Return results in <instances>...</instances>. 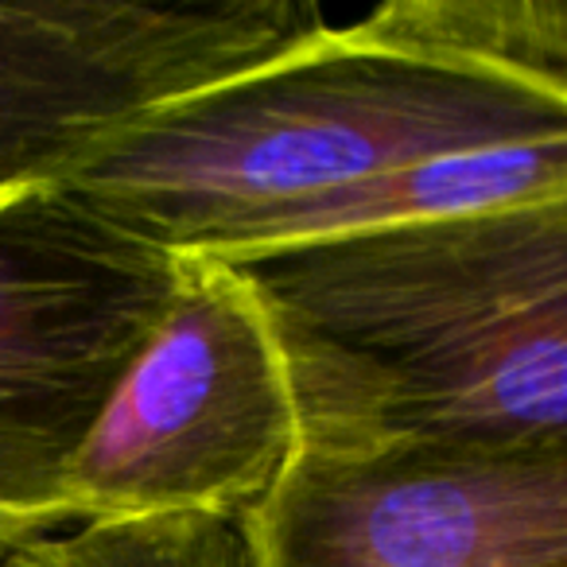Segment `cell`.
<instances>
[{
  "instance_id": "obj_1",
  "label": "cell",
  "mask_w": 567,
  "mask_h": 567,
  "mask_svg": "<svg viewBox=\"0 0 567 567\" xmlns=\"http://www.w3.org/2000/svg\"><path fill=\"white\" fill-rule=\"evenodd\" d=\"M221 260L272 334L296 447H567V198Z\"/></svg>"
},
{
  "instance_id": "obj_2",
  "label": "cell",
  "mask_w": 567,
  "mask_h": 567,
  "mask_svg": "<svg viewBox=\"0 0 567 567\" xmlns=\"http://www.w3.org/2000/svg\"><path fill=\"white\" fill-rule=\"evenodd\" d=\"M451 0H393L125 125L63 183L167 252L447 152L567 136V90L466 55Z\"/></svg>"
},
{
  "instance_id": "obj_3",
  "label": "cell",
  "mask_w": 567,
  "mask_h": 567,
  "mask_svg": "<svg viewBox=\"0 0 567 567\" xmlns=\"http://www.w3.org/2000/svg\"><path fill=\"white\" fill-rule=\"evenodd\" d=\"M175 257L164 323L66 466L59 525L245 517L292 458V396L249 284L221 257Z\"/></svg>"
},
{
  "instance_id": "obj_4",
  "label": "cell",
  "mask_w": 567,
  "mask_h": 567,
  "mask_svg": "<svg viewBox=\"0 0 567 567\" xmlns=\"http://www.w3.org/2000/svg\"><path fill=\"white\" fill-rule=\"evenodd\" d=\"M179 257L59 187L0 195V551L59 525L66 466L164 323Z\"/></svg>"
},
{
  "instance_id": "obj_5",
  "label": "cell",
  "mask_w": 567,
  "mask_h": 567,
  "mask_svg": "<svg viewBox=\"0 0 567 567\" xmlns=\"http://www.w3.org/2000/svg\"><path fill=\"white\" fill-rule=\"evenodd\" d=\"M319 28L311 0L0 4V195L55 187L125 125Z\"/></svg>"
},
{
  "instance_id": "obj_6",
  "label": "cell",
  "mask_w": 567,
  "mask_h": 567,
  "mask_svg": "<svg viewBox=\"0 0 567 567\" xmlns=\"http://www.w3.org/2000/svg\"><path fill=\"white\" fill-rule=\"evenodd\" d=\"M241 528L257 567H567V447H296Z\"/></svg>"
},
{
  "instance_id": "obj_7",
  "label": "cell",
  "mask_w": 567,
  "mask_h": 567,
  "mask_svg": "<svg viewBox=\"0 0 567 567\" xmlns=\"http://www.w3.org/2000/svg\"><path fill=\"white\" fill-rule=\"evenodd\" d=\"M559 198H567V136L489 144V148L447 152V156L393 167L354 187L268 214L210 257H237V252L272 249V245L497 210V206L559 203Z\"/></svg>"
},
{
  "instance_id": "obj_8",
  "label": "cell",
  "mask_w": 567,
  "mask_h": 567,
  "mask_svg": "<svg viewBox=\"0 0 567 567\" xmlns=\"http://www.w3.org/2000/svg\"><path fill=\"white\" fill-rule=\"evenodd\" d=\"M0 567H257L241 517L90 520L63 536H32L0 551Z\"/></svg>"
}]
</instances>
